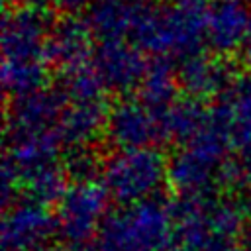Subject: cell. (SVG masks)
I'll list each match as a JSON object with an SVG mask.
<instances>
[{"mask_svg": "<svg viewBox=\"0 0 251 251\" xmlns=\"http://www.w3.org/2000/svg\"><path fill=\"white\" fill-rule=\"evenodd\" d=\"M133 43L157 59H188L206 41V6L151 4L131 33Z\"/></svg>", "mask_w": 251, "mask_h": 251, "instance_id": "1", "label": "cell"}, {"mask_svg": "<svg viewBox=\"0 0 251 251\" xmlns=\"http://www.w3.org/2000/svg\"><path fill=\"white\" fill-rule=\"evenodd\" d=\"M96 243L102 251H169L173 243L171 204L149 198L108 212Z\"/></svg>", "mask_w": 251, "mask_h": 251, "instance_id": "2", "label": "cell"}, {"mask_svg": "<svg viewBox=\"0 0 251 251\" xmlns=\"http://www.w3.org/2000/svg\"><path fill=\"white\" fill-rule=\"evenodd\" d=\"M231 141L224 127L210 118L204 129L188 143L178 147L167 165V182L176 196L212 194L214 184L222 180V169L227 163Z\"/></svg>", "mask_w": 251, "mask_h": 251, "instance_id": "3", "label": "cell"}, {"mask_svg": "<svg viewBox=\"0 0 251 251\" xmlns=\"http://www.w3.org/2000/svg\"><path fill=\"white\" fill-rule=\"evenodd\" d=\"M169 161L155 147L114 151L104 161L102 184L112 200L129 206L153 198L167 180Z\"/></svg>", "mask_w": 251, "mask_h": 251, "instance_id": "4", "label": "cell"}, {"mask_svg": "<svg viewBox=\"0 0 251 251\" xmlns=\"http://www.w3.org/2000/svg\"><path fill=\"white\" fill-rule=\"evenodd\" d=\"M108 200L102 182H73L59 202L57 231L67 243L90 241L108 216Z\"/></svg>", "mask_w": 251, "mask_h": 251, "instance_id": "5", "label": "cell"}, {"mask_svg": "<svg viewBox=\"0 0 251 251\" xmlns=\"http://www.w3.org/2000/svg\"><path fill=\"white\" fill-rule=\"evenodd\" d=\"M47 10L25 4L14 6L2 20V53L4 61H43L45 41L51 31Z\"/></svg>", "mask_w": 251, "mask_h": 251, "instance_id": "6", "label": "cell"}, {"mask_svg": "<svg viewBox=\"0 0 251 251\" xmlns=\"http://www.w3.org/2000/svg\"><path fill=\"white\" fill-rule=\"evenodd\" d=\"M104 135L116 151L145 149L163 141L161 118L137 98H122L110 106Z\"/></svg>", "mask_w": 251, "mask_h": 251, "instance_id": "7", "label": "cell"}, {"mask_svg": "<svg viewBox=\"0 0 251 251\" xmlns=\"http://www.w3.org/2000/svg\"><path fill=\"white\" fill-rule=\"evenodd\" d=\"M90 67L106 90L126 94L133 88H139L149 63H145L143 51L135 43L114 39L100 41L92 53Z\"/></svg>", "mask_w": 251, "mask_h": 251, "instance_id": "8", "label": "cell"}, {"mask_svg": "<svg viewBox=\"0 0 251 251\" xmlns=\"http://www.w3.org/2000/svg\"><path fill=\"white\" fill-rule=\"evenodd\" d=\"M57 231V216L47 206L25 200L6 208L2 218V251H35Z\"/></svg>", "mask_w": 251, "mask_h": 251, "instance_id": "9", "label": "cell"}, {"mask_svg": "<svg viewBox=\"0 0 251 251\" xmlns=\"http://www.w3.org/2000/svg\"><path fill=\"white\" fill-rule=\"evenodd\" d=\"M92 31L86 20L78 16H63L53 22L45 41L43 61L57 67L61 73L84 67L92 59Z\"/></svg>", "mask_w": 251, "mask_h": 251, "instance_id": "10", "label": "cell"}, {"mask_svg": "<svg viewBox=\"0 0 251 251\" xmlns=\"http://www.w3.org/2000/svg\"><path fill=\"white\" fill-rule=\"evenodd\" d=\"M176 78L180 90L196 100H206L214 96H224L233 80L237 78L233 65L220 55L196 53L180 61L176 69Z\"/></svg>", "mask_w": 251, "mask_h": 251, "instance_id": "11", "label": "cell"}, {"mask_svg": "<svg viewBox=\"0 0 251 251\" xmlns=\"http://www.w3.org/2000/svg\"><path fill=\"white\" fill-rule=\"evenodd\" d=\"M249 0H208L206 2V43L220 55H231L243 47L251 12Z\"/></svg>", "mask_w": 251, "mask_h": 251, "instance_id": "12", "label": "cell"}, {"mask_svg": "<svg viewBox=\"0 0 251 251\" xmlns=\"http://www.w3.org/2000/svg\"><path fill=\"white\" fill-rule=\"evenodd\" d=\"M61 139L55 129L35 133H6V155L2 171L16 176L22 184L24 178L35 171L57 163Z\"/></svg>", "mask_w": 251, "mask_h": 251, "instance_id": "13", "label": "cell"}, {"mask_svg": "<svg viewBox=\"0 0 251 251\" xmlns=\"http://www.w3.org/2000/svg\"><path fill=\"white\" fill-rule=\"evenodd\" d=\"M65 106L67 102L57 88H41L25 96L12 98L6 110V133H35L55 129Z\"/></svg>", "mask_w": 251, "mask_h": 251, "instance_id": "14", "label": "cell"}, {"mask_svg": "<svg viewBox=\"0 0 251 251\" xmlns=\"http://www.w3.org/2000/svg\"><path fill=\"white\" fill-rule=\"evenodd\" d=\"M151 4V0H94L84 20L100 41L124 39L135 31Z\"/></svg>", "mask_w": 251, "mask_h": 251, "instance_id": "15", "label": "cell"}, {"mask_svg": "<svg viewBox=\"0 0 251 251\" xmlns=\"http://www.w3.org/2000/svg\"><path fill=\"white\" fill-rule=\"evenodd\" d=\"M110 106L106 100L96 102H71L63 108L57 122V135L69 149L90 145L100 133H104Z\"/></svg>", "mask_w": 251, "mask_h": 251, "instance_id": "16", "label": "cell"}, {"mask_svg": "<svg viewBox=\"0 0 251 251\" xmlns=\"http://www.w3.org/2000/svg\"><path fill=\"white\" fill-rule=\"evenodd\" d=\"M163 141L188 143L192 141L208 122V110L196 98L182 96L176 98L165 112L159 114Z\"/></svg>", "mask_w": 251, "mask_h": 251, "instance_id": "17", "label": "cell"}, {"mask_svg": "<svg viewBox=\"0 0 251 251\" xmlns=\"http://www.w3.org/2000/svg\"><path fill=\"white\" fill-rule=\"evenodd\" d=\"M178 88L180 86L173 65L167 59H155L153 63H149L139 84V100L161 114L176 100Z\"/></svg>", "mask_w": 251, "mask_h": 251, "instance_id": "18", "label": "cell"}, {"mask_svg": "<svg viewBox=\"0 0 251 251\" xmlns=\"http://www.w3.org/2000/svg\"><path fill=\"white\" fill-rule=\"evenodd\" d=\"M222 104L233 122L231 143L235 149H241L251 141V71L237 75L231 88L224 94Z\"/></svg>", "mask_w": 251, "mask_h": 251, "instance_id": "19", "label": "cell"}, {"mask_svg": "<svg viewBox=\"0 0 251 251\" xmlns=\"http://www.w3.org/2000/svg\"><path fill=\"white\" fill-rule=\"evenodd\" d=\"M45 61H2V86L12 98L45 88Z\"/></svg>", "mask_w": 251, "mask_h": 251, "instance_id": "20", "label": "cell"}, {"mask_svg": "<svg viewBox=\"0 0 251 251\" xmlns=\"http://www.w3.org/2000/svg\"><path fill=\"white\" fill-rule=\"evenodd\" d=\"M67 180H69V176H67L63 165L53 163V165H47V167L35 171L27 178H24L22 186L31 202L49 206V204L61 202V198L65 196V192L69 188Z\"/></svg>", "mask_w": 251, "mask_h": 251, "instance_id": "21", "label": "cell"}, {"mask_svg": "<svg viewBox=\"0 0 251 251\" xmlns=\"http://www.w3.org/2000/svg\"><path fill=\"white\" fill-rule=\"evenodd\" d=\"M57 90L63 94L65 102H96L104 100V84L92 67H78L73 71H65L59 76Z\"/></svg>", "mask_w": 251, "mask_h": 251, "instance_id": "22", "label": "cell"}, {"mask_svg": "<svg viewBox=\"0 0 251 251\" xmlns=\"http://www.w3.org/2000/svg\"><path fill=\"white\" fill-rule=\"evenodd\" d=\"M63 169L73 182H96V178L102 176L104 161L92 145L73 147L63 159Z\"/></svg>", "mask_w": 251, "mask_h": 251, "instance_id": "23", "label": "cell"}, {"mask_svg": "<svg viewBox=\"0 0 251 251\" xmlns=\"http://www.w3.org/2000/svg\"><path fill=\"white\" fill-rule=\"evenodd\" d=\"M222 182L231 186H251V141L237 149V157L227 159L222 169Z\"/></svg>", "mask_w": 251, "mask_h": 251, "instance_id": "24", "label": "cell"}, {"mask_svg": "<svg viewBox=\"0 0 251 251\" xmlns=\"http://www.w3.org/2000/svg\"><path fill=\"white\" fill-rule=\"evenodd\" d=\"M49 8H53L55 12L63 14V16H78V12L86 10L94 4V0H47Z\"/></svg>", "mask_w": 251, "mask_h": 251, "instance_id": "25", "label": "cell"}, {"mask_svg": "<svg viewBox=\"0 0 251 251\" xmlns=\"http://www.w3.org/2000/svg\"><path fill=\"white\" fill-rule=\"evenodd\" d=\"M65 251H102L96 241H82V243H69Z\"/></svg>", "mask_w": 251, "mask_h": 251, "instance_id": "26", "label": "cell"}, {"mask_svg": "<svg viewBox=\"0 0 251 251\" xmlns=\"http://www.w3.org/2000/svg\"><path fill=\"white\" fill-rule=\"evenodd\" d=\"M241 51H243V57H245V61L251 65V24H249V29H247V35H245V41H243V47H241Z\"/></svg>", "mask_w": 251, "mask_h": 251, "instance_id": "27", "label": "cell"}, {"mask_svg": "<svg viewBox=\"0 0 251 251\" xmlns=\"http://www.w3.org/2000/svg\"><path fill=\"white\" fill-rule=\"evenodd\" d=\"M173 4H200V0H171Z\"/></svg>", "mask_w": 251, "mask_h": 251, "instance_id": "28", "label": "cell"}, {"mask_svg": "<svg viewBox=\"0 0 251 251\" xmlns=\"http://www.w3.org/2000/svg\"><path fill=\"white\" fill-rule=\"evenodd\" d=\"M231 251H251V241L245 243V245H239V247H233Z\"/></svg>", "mask_w": 251, "mask_h": 251, "instance_id": "29", "label": "cell"}, {"mask_svg": "<svg viewBox=\"0 0 251 251\" xmlns=\"http://www.w3.org/2000/svg\"><path fill=\"white\" fill-rule=\"evenodd\" d=\"M10 2H14V6L18 4V6H25V4H33L35 0H10Z\"/></svg>", "mask_w": 251, "mask_h": 251, "instance_id": "30", "label": "cell"}, {"mask_svg": "<svg viewBox=\"0 0 251 251\" xmlns=\"http://www.w3.org/2000/svg\"><path fill=\"white\" fill-rule=\"evenodd\" d=\"M35 251H53V249H47V247H41V249H35Z\"/></svg>", "mask_w": 251, "mask_h": 251, "instance_id": "31", "label": "cell"}, {"mask_svg": "<svg viewBox=\"0 0 251 251\" xmlns=\"http://www.w3.org/2000/svg\"><path fill=\"white\" fill-rule=\"evenodd\" d=\"M249 2H251V0H249Z\"/></svg>", "mask_w": 251, "mask_h": 251, "instance_id": "32", "label": "cell"}]
</instances>
